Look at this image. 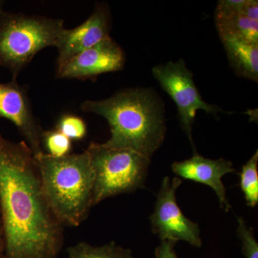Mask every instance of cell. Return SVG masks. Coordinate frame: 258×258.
<instances>
[{
    "label": "cell",
    "mask_w": 258,
    "mask_h": 258,
    "mask_svg": "<svg viewBox=\"0 0 258 258\" xmlns=\"http://www.w3.org/2000/svg\"><path fill=\"white\" fill-rule=\"evenodd\" d=\"M67 258H133L132 251L115 242L102 246H93L81 242L67 249Z\"/></svg>",
    "instance_id": "14"
},
{
    "label": "cell",
    "mask_w": 258,
    "mask_h": 258,
    "mask_svg": "<svg viewBox=\"0 0 258 258\" xmlns=\"http://www.w3.org/2000/svg\"><path fill=\"white\" fill-rule=\"evenodd\" d=\"M111 15L106 5L98 4L92 14L73 29L64 28L57 39V69L83 51L109 37Z\"/></svg>",
    "instance_id": "10"
},
{
    "label": "cell",
    "mask_w": 258,
    "mask_h": 258,
    "mask_svg": "<svg viewBox=\"0 0 258 258\" xmlns=\"http://www.w3.org/2000/svg\"><path fill=\"white\" fill-rule=\"evenodd\" d=\"M63 20L3 12L0 14V66L17 79L40 51L55 47Z\"/></svg>",
    "instance_id": "4"
},
{
    "label": "cell",
    "mask_w": 258,
    "mask_h": 258,
    "mask_svg": "<svg viewBox=\"0 0 258 258\" xmlns=\"http://www.w3.org/2000/svg\"><path fill=\"white\" fill-rule=\"evenodd\" d=\"M0 215L7 258H56L64 226L42 191L30 148L0 134Z\"/></svg>",
    "instance_id": "1"
},
{
    "label": "cell",
    "mask_w": 258,
    "mask_h": 258,
    "mask_svg": "<svg viewBox=\"0 0 258 258\" xmlns=\"http://www.w3.org/2000/svg\"><path fill=\"white\" fill-rule=\"evenodd\" d=\"M171 169L179 177L208 185L216 193L220 207L226 212L230 210L225 186L222 181L226 174L235 171L230 161L223 158L214 160L202 157L196 152L189 159L173 163Z\"/></svg>",
    "instance_id": "11"
},
{
    "label": "cell",
    "mask_w": 258,
    "mask_h": 258,
    "mask_svg": "<svg viewBox=\"0 0 258 258\" xmlns=\"http://www.w3.org/2000/svg\"><path fill=\"white\" fill-rule=\"evenodd\" d=\"M35 159L51 210L62 225L79 227L93 208L94 174L87 152L60 158L43 152Z\"/></svg>",
    "instance_id": "3"
},
{
    "label": "cell",
    "mask_w": 258,
    "mask_h": 258,
    "mask_svg": "<svg viewBox=\"0 0 258 258\" xmlns=\"http://www.w3.org/2000/svg\"><path fill=\"white\" fill-rule=\"evenodd\" d=\"M86 151L94 174L93 207L111 197L144 187L151 158L104 143L92 142Z\"/></svg>",
    "instance_id": "5"
},
{
    "label": "cell",
    "mask_w": 258,
    "mask_h": 258,
    "mask_svg": "<svg viewBox=\"0 0 258 258\" xmlns=\"http://www.w3.org/2000/svg\"><path fill=\"white\" fill-rule=\"evenodd\" d=\"M0 258H7L6 252H5L4 232H3V224H2L1 215H0Z\"/></svg>",
    "instance_id": "20"
},
{
    "label": "cell",
    "mask_w": 258,
    "mask_h": 258,
    "mask_svg": "<svg viewBox=\"0 0 258 258\" xmlns=\"http://www.w3.org/2000/svg\"><path fill=\"white\" fill-rule=\"evenodd\" d=\"M215 24L220 36L230 35L258 43V22L235 13L215 11Z\"/></svg>",
    "instance_id": "13"
},
{
    "label": "cell",
    "mask_w": 258,
    "mask_h": 258,
    "mask_svg": "<svg viewBox=\"0 0 258 258\" xmlns=\"http://www.w3.org/2000/svg\"><path fill=\"white\" fill-rule=\"evenodd\" d=\"M125 61L123 49L109 36L68 61L57 69L56 75L62 79H93L99 75L121 71Z\"/></svg>",
    "instance_id": "8"
},
{
    "label": "cell",
    "mask_w": 258,
    "mask_h": 258,
    "mask_svg": "<svg viewBox=\"0 0 258 258\" xmlns=\"http://www.w3.org/2000/svg\"><path fill=\"white\" fill-rule=\"evenodd\" d=\"M57 130L71 141H81L87 135V125L81 117L73 114H64L59 118Z\"/></svg>",
    "instance_id": "17"
},
{
    "label": "cell",
    "mask_w": 258,
    "mask_h": 258,
    "mask_svg": "<svg viewBox=\"0 0 258 258\" xmlns=\"http://www.w3.org/2000/svg\"><path fill=\"white\" fill-rule=\"evenodd\" d=\"M176 244L171 241H161L160 245L156 248V258H179L174 249Z\"/></svg>",
    "instance_id": "19"
},
{
    "label": "cell",
    "mask_w": 258,
    "mask_h": 258,
    "mask_svg": "<svg viewBox=\"0 0 258 258\" xmlns=\"http://www.w3.org/2000/svg\"><path fill=\"white\" fill-rule=\"evenodd\" d=\"M220 37L235 74L257 82L258 43L230 35Z\"/></svg>",
    "instance_id": "12"
},
{
    "label": "cell",
    "mask_w": 258,
    "mask_h": 258,
    "mask_svg": "<svg viewBox=\"0 0 258 258\" xmlns=\"http://www.w3.org/2000/svg\"><path fill=\"white\" fill-rule=\"evenodd\" d=\"M182 183L180 178L165 176L157 195L154 212L151 215L153 233L161 241L177 242L182 240L200 247L203 244L200 230L196 222L185 216L176 201V190Z\"/></svg>",
    "instance_id": "7"
},
{
    "label": "cell",
    "mask_w": 258,
    "mask_h": 258,
    "mask_svg": "<svg viewBox=\"0 0 258 258\" xmlns=\"http://www.w3.org/2000/svg\"><path fill=\"white\" fill-rule=\"evenodd\" d=\"M3 5H4V2L0 0V14L4 12V10H3Z\"/></svg>",
    "instance_id": "21"
},
{
    "label": "cell",
    "mask_w": 258,
    "mask_h": 258,
    "mask_svg": "<svg viewBox=\"0 0 258 258\" xmlns=\"http://www.w3.org/2000/svg\"><path fill=\"white\" fill-rule=\"evenodd\" d=\"M42 146L46 154L52 157L60 158L71 154L72 141L58 130L43 131L41 136Z\"/></svg>",
    "instance_id": "16"
},
{
    "label": "cell",
    "mask_w": 258,
    "mask_h": 258,
    "mask_svg": "<svg viewBox=\"0 0 258 258\" xmlns=\"http://www.w3.org/2000/svg\"><path fill=\"white\" fill-rule=\"evenodd\" d=\"M258 152L242 167L240 174L241 190L249 207L254 208L258 204Z\"/></svg>",
    "instance_id": "15"
},
{
    "label": "cell",
    "mask_w": 258,
    "mask_h": 258,
    "mask_svg": "<svg viewBox=\"0 0 258 258\" xmlns=\"http://www.w3.org/2000/svg\"><path fill=\"white\" fill-rule=\"evenodd\" d=\"M81 109L107 120L111 137L104 144L108 147L152 158L165 138L164 105L153 90H121L106 99L83 101Z\"/></svg>",
    "instance_id": "2"
},
{
    "label": "cell",
    "mask_w": 258,
    "mask_h": 258,
    "mask_svg": "<svg viewBox=\"0 0 258 258\" xmlns=\"http://www.w3.org/2000/svg\"><path fill=\"white\" fill-rule=\"evenodd\" d=\"M152 74L163 90L175 102L181 127L192 145L194 153H196L191 133L197 111L203 110L217 115L222 109L204 101L194 82L192 74L182 59L158 64L153 68Z\"/></svg>",
    "instance_id": "6"
},
{
    "label": "cell",
    "mask_w": 258,
    "mask_h": 258,
    "mask_svg": "<svg viewBox=\"0 0 258 258\" xmlns=\"http://www.w3.org/2000/svg\"><path fill=\"white\" fill-rule=\"evenodd\" d=\"M0 118L10 120L18 128L34 157L43 152L42 128L34 115L27 90L17 79L0 83Z\"/></svg>",
    "instance_id": "9"
},
{
    "label": "cell",
    "mask_w": 258,
    "mask_h": 258,
    "mask_svg": "<svg viewBox=\"0 0 258 258\" xmlns=\"http://www.w3.org/2000/svg\"><path fill=\"white\" fill-rule=\"evenodd\" d=\"M237 232L242 242V250L246 258H258V244L253 229L249 227L242 217H237Z\"/></svg>",
    "instance_id": "18"
}]
</instances>
